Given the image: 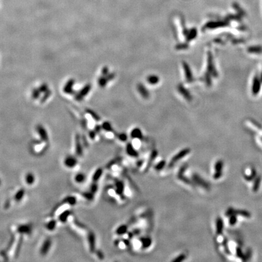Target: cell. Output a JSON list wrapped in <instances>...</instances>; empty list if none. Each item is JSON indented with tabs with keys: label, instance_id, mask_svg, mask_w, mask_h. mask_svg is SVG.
<instances>
[{
	"label": "cell",
	"instance_id": "6da1fadb",
	"mask_svg": "<svg viewBox=\"0 0 262 262\" xmlns=\"http://www.w3.org/2000/svg\"><path fill=\"white\" fill-rule=\"evenodd\" d=\"M190 151H191L190 149L187 148V149H183L180 152H179L178 154H177L173 158H172L171 162L169 164V167L171 168L178 161H179L180 159H182V158L184 157L187 154H188L190 152Z\"/></svg>",
	"mask_w": 262,
	"mask_h": 262
},
{
	"label": "cell",
	"instance_id": "7a4b0ae2",
	"mask_svg": "<svg viewBox=\"0 0 262 262\" xmlns=\"http://www.w3.org/2000/svg\"><path fill=\"white\" fill-rule=\"evenodd\" d=\"M91 89V86L90 84H87L83 88H82L81 90L79 92L78 94H77L75 96V98L78 101H81L83 98L85 97V96H86L89 92H90Z\"/></svg>",
	"mask_w": 262,
	"mask_h": 262
},
{
	"label": "cell",
	"instance_id": "3957f363",
	"mask_svg": "<svg viewBox=\"0 0 262 262\" xmlns=\"http://www.w3.org/2000/svg\"><path fill=\"white\" fill-rule=\"evenodd\" d=\"M114 78V74L111 73V74H107L105 75H103V77H101L98 80V84L100 86V87H105L107 82L112 80Z\"/></svg>",
	"mask_w": 262,
	"mask_h": 262
},
{
	"label": "cell",
	"instance_id": "277c9868",
	"mask_svg": "<svg viewBox=\"0 0 262 262\" xmlns=\"http://www.w3.org/2000/svg\"><path fill=\"white\" fill-rule=\"evenodd\" d=\"M75 83V81L73 79H71L69 80L64 87V92L68 94H72L73 93V86Z\"/></svg>",
	"mask_w": 262,
	"mask_h": 262
},
{
	"label": "cell",
	"instance_id": "5b68a950",
	"mask_svg": "<svg viewBox=\"0 0 262 262\" xmlns=\"http://www.w3.org/2000/svg\"><path fill=\"white\" fill-rule=\"evenodd\" d=\"M137 89L140 94L143 96V98L147 99L149 97V91L143 85L139 84L137 86Z\"/></svg>",
	"mask_w": 262,
	"mask_h": 262
},
{
	"label": "cell",
	"instance_id": "8992f818",
	"mask_svg": "<svg viewBox=\"0 0 262 262\" xmlns=\"http://www.w3.org/2000/svg\"><path fill=\"white\" fill-rule=\"evenodd\" d=\"M77 163V161L76 160V158L71 157V156H69L67 157L64 161V164L68 168H73L76 164Z\"/></svg>",
	"mask_w": 262,
	"mask_h": 262
},
{
	"label": "cell",
	"instance_id": "52a82bcc",
	"mask_svg": "<svg viewBox=\"0 0 262 262\" xmlns=\"http://www.w3.org/2000/svg\"><path fill=\"white\" fill-rule=\"evenodd\" d=\"M183 69L185 72L186 79V80L188 81H191L192 80V72L191 71V69H190L189 66L186 64V63L184 62V63H183Z\"/></svg>",
	"mask_w": 262,
	"mask_h": 262
},
{
	"label": "cell",
	"instance_id": "ba28073f",
	"mask_svg": "<svg viewBox=\"0 0 262 262\" xmlns=\"http://www.w3.org/2000/svg\"><path fill=\"white\" fill-rule=\"evenodd\" d=\"M37 131L38 134L40 135L41 139L43 140L44 141H47L48 140V135H47V133L46 132V130H45V129L41 125H39L37 126Z\"/></svg>",
	"mask_w": 262,
	"mask_h": 262
},
{
	"label": "cell",
	"instance_id": "9c48e42d",
	"mask_svg": "<svg viewBox=\"0 0 262 262\" xmlns=\"http://www.w3.org/2000/svg\"><path fill=\"white\" fill-rule=\"evenodd\" d=\"M130 137L135 139H141L143 138V134L141 130L139 128L134 129L130 132Z\"/></svg>",
	"mask_w": 262,
	"mask_h": 262
},
{
	"label": "cell",
	"instance_id": "30bf717a",
	"mask_svg": "<svg viewBox=\"0 0 262 262\" xmlns=\"http://www.w3.org/2000/svg\"><path fill=\"white\" fill-rule=\"evenodd\" d=\"M126 152L128 154V155H129L131 157H136L139 155V153H138L135 150L134 146H132V144H131L130 143L128 144L127 147H126Z\"/></svg>",
	"mask_w": 262,
	"mask_h": 262
},
{
	"label": "cell",
	"instance_id": "8fae6325",
	"mask_svg": "<svg viewBox=\"0 0 262 262\" xmlns=\"http://www.w3.org/2000/svg\"><path fill=\"white\" fill-rule=\"evenodd\" d=\"M147 81L149 84L151 85H155L158 83V82L160 81V78L157 75H150L148 77Z\"/></svg>",
	"mask_w": 262,
	"mask_h": 262
},
{
	"label": "cell",
	"instance_id": "7c38bea8",
	"mask_svg": "<svg viewBox=\"0 0 262 262\" xmlns=\"http://www.w3.org/2000/svg\"><path fill=\"white\" fill-rule=\"evenodd\" d=\"M193 178H194V180H195V182L197 183L200 184V185H201L202 186H203L206 189H208L209 188L208 183L205 182L204 180H203V179H202L198 175H193Z\"/></svg>",
	"mask_w": 262,
	"mask_h": 262
},
{
	"label": "cell",
	"instance_id": "4fadbf2b",
	"mask_svg": "<svg viewBox=\"0 0 262 262\" xmlns=\"http://www.w3.org/2000/svg\"><path fill=\"white\" fill-rule=\"evenodd\" d=\"M88 241L89 243V247H90V250L91 251H94L95 250V236L93 234V232H91L89 234L88 237Z\"/></svg>",
	"mask_w": 262,
	"mask_h": 262
},
{
	"label": "cell",
	"instance_id": "5bb4252c",
	"mask_svg": "<svg viewBox=\"0 0 262 262\" xmlns=\"http://www.w3.org/2000/svg\"><path fill=\"white\" fill-rule=\"evenodd\" d=\"M51 245V241L50 240H47L43 244V246H42L41 250V253L43 255H45L47 253L48 251L49 250L50 247Z\"/></svg>",
	"mask_w": 262,
	"mask_h": 262
},
{
	"label": "cell",
	"instance_id": "9a60e30c",
	"mask_svg": "<svg viewBox=\"0 0 262 262\" xmlns=\"http://www.w3.org/2000/svg\"><path fill=\"white\" fill-rule=\"evenodd\" d=\"M216 228H217V234H220L222 233L223 228V222L221 218H217L216 221Z\"/></svg>",
	"mask_w": 262,
	"mask_h": 262
},
{
	"label": "cell",
	"instance_id": "2e32d148",
	"mask_svg": "<svg viewBox=\"0 0 262 262\" xmlns=\"http://www.w3.org/2000/svg\"><path fill=\"white\" fill-rule=\"evenodd\" d=\"M178 90L179 92L181 93V94L183 95L186 99L189 100L191 98L190 94H189L188 92L186 90V89L182 85H179L178 86Z\"/></svg>",
	"mask_w": 262,
	"mask_h": 262
},
{
	"label": "cell",
	"instance_id": "e0dca14e",
	"mask_svg": "<svg viewBox=\"0 0 262 262\" xmlns=\"http://www.w3.org/2000/svg\"><path fill=\"white\" fill-rule=\"evenodd\" d=\"M76 152L78 155H81L82 154V147L80 144V140L78 135L76 137Z\"/></svg>",
	"mask_w": 262,
	"mask_h": 262
},
{
	"label": "cell",
	"instance_id": "ac0fdd59",
	"mask_svg": "<svg viewBox=\"0 0 262 262\" xmlns=\"http://www.w3.org/2000/svg\"><path fill=\"white\" fill-rule=\"evenodd\" d=\"M141 243L143 247L147 248L151 245L152 240L149 237H144L141 240Z\"/></svg>",
	"mask_w": 262,
	"mask_h": 262
},
{
	"label": "cell",
	"instance_id": "d6986e66",
	"mask_svg": "<svg viewBox=\"0 0 262 262\" xmlns=\"http://www.w3.org/2000/svg\"><path fill=\"white\" fill-rule=\"evenodd\" d=\"M102 173H103V169H98L97 170H96L95 172V173H94V174L93 175V178H92L93 181L95 182H97L99 180V178L101 177V176L102 175Z\"/></svg>",
	"mask_w": 262,
	"mask_h": 262
},
{
	"label": "cell",
	"instance_id": "ffe728a7",
	"mask_svg": "<svg viewBox=\"0 0 262 262\" xmlns=\"http://www.w3.org/2000/svg\"><path fill=\"white\" fill-rule=\"evenodd\" d=\"M234 214H238L239 216H242L245 217L249 218L251 217V213L246 211L244 210H238L234 211Z\"/></svg>",
	"mask_w": 262,
	"mask_h": 262
},
{
	"label": "cell",
	"instance_id": "44dd1931",
	"mask_svg": "<svg viewBox=\"0 0 262 262\" xmlns=\"http://www.w3.org/2000/svg\"><path fill=\"white\" fill-rule=\"evenodd\" d=\"M127 230L128 227L126 225H121L117 229L116 232L119 235H122V234H124L126 232H127Z\"/></svg>",
	"mask_w": 262,
	"mask_h": 262
},
{
	"label": "cell",
	"instance_id": "7402d4cb",
	"mask_svg": "<svg viewBox=\"0 0 262 262\" xmlns=\"http://www.w3.org/2000/svg\"><path fill=\"white\" fill-rule=\"evenodd\" d=\"M260 182H261V177H258L256 179V180H255L254 183V186H253V188H252V189H253V191L254 192H257L258 191V189L259 188V186H260Z\"/></svg>",
	"mask_w": 262,
	"mask_h": 262
},
{
	"label": "cell",
	"instance_id": "603a6c76",
	"mask_svg": "<svg viewBox=\"0 0 262 262\" xmlns=\"http://www.w3.org/2000/svg\"><path fill=\"white\" fill-rule=\"evenodd\" d=\"M75 180L76 182L79 183L83 182L85 180V175L82 174H78L75 176Z\"/></svg>",
	"mask_w": 262,
	"mask_h": 262
},
{
	"label": "cell",
	"instance_id": "cb8c5ba5",
	"mask_svg": "<svg viewBox=\"0 0 262 262\" xmlns=\"http://www.w3.org/2000/svg\"><path fill=\"white\" fill-rule=\"evenodd\" d=\"M123 189H124V186H123V183L121 182L117 183H116V192L118 193V194H120L123 192Z\"/></svg>",
	"mask_w": 262,
	"mask_h": 262
},
{
	"label": "cell",
	"instance_id": "d4e9b609",
	"mask_svg": "<svg viewBox=\"0 0 262 262\" xmlns=\"http://www.w3.org/2000/svg\"><path fill=\"white\" fill-rule=\"evenodd\" d=\"M102 128L106 131H111L112 130L111 125L109 122H105L103 124Z\"/></svg>",
	"mask_w": 262,
	"mask_h": 262
},
{
	"label": "cell",
	"instance_id": "484cf974",
	"mask_svg": "<svg viewBox=\"0 0 262 262\" xmlns=\"http://www.w3.org/2000/svg\"><path fill=\"white\" fill-rule=\"evenodd\" d=\"M165 165H166V162L164 161H161L158 164H157V165L155 166V169L157 171H160L165 166Z\"/></svg>",
	"mask_w": 262,
	"mask_h": 262
},
{
	"label": "cell",
	"instance_id": "4316f807",
	"mask_svg": "<svg viewBox=\"0 0 262 262\" xmlns=\"http://www.w3.org/2000/svg\"><path fill=\"white\" fill-rule=\"evenodd\" d=\"M223 168V161L221 160L218 161L215 165V169L216 172L221 171Z\"/></svg>",
	"mask_w": 262,
	"mask_h": 262
},
{
	"label": "cell",
	"instance_id": "83f0119b",
	"mask_svg": "<svg viewBox=\"0 0 262 262\" xmlns=\"http://www.w3.org/2000/svg\"><path fill=\"white\" fill-rule=\"evenodd\" d=\"M26 179L27 183H28V184H32L33 183L34 180H35V178H34L33 175L32 174H27V175L26 176Z\"/></svg>",
	"mask_w": 262,
	"mask_h": 262
},
{
	"label": "cell",
	"instance_id": "f1b7e54d",
	"mask_svg": "<svg viewBox=\"0 0 262 262\" xmlns=\"http://www.w3.org/2000/svg\"><path fill=\"white\" fill-rule=\"evenodd\" d=\"M256 171H255L254 169H252V171H251V173L250 175H248V176H246V177L245 176V178L246 179V180L250 181V180H252V179L254 178V177H256Z\"/></svg>",
	"mask_w": 262,
	"mask_h": 262
},
{
	"label": "cell",
	"instance_id": "f546056e",
	"mask_svg": "<svg viewBox=\"0 0 262 262\" xmlns=\"http://www.w3.org/2000/svg\"><path fill=\"white\" fill-rule=\"evenodd\" d=\"M24 192L23 190H21V191H19L17 193V195H16V196H15V200H16L18 201V202L20 201L21 200V198H23V195H24Z\"/></svg>",
	"mask_w": 262,
	"mask_h": 262
},
{
	"label": "cell",
	"instance_id": "4dcf8cb0",
	"mask_svg": "<svg viewBox=\"0 0 262 262\" xmlns=\"http://www.w3.org/2000/svg\"><path fill=\"white\" fill-rule=\"evenodd\" d=\"M40 91H39V89H33L32 91V98L33 99H37L39 96H40Z\"/></svg>",
	"mask_w": 262,
	"mask_h": 262
},
{
	"label": "cell",
	"instance_id": "1f68e13d",
	"mask_svg": "<svg viewBox=\"0 0 262 262\" xmlns=\"http://www.w3.org/2000/svg\"><path fill=\"white\" fill-rule=\"evenodd\" d=\"M69 215H70L69 211H66L63 213V214H62V216H61L60 220L62 222H66L67 220V218L69 216Z\"/></svg>",
	"mask_w": 262,
	"mask_h": 262
},
{
	"label": "cell",
	"instance_id": "d6a6232c",
	"mask_svg": "<svg viewBox=\"0 0 262 262\" xmlns=\"http://www.w3.org/2000/svg\"><path fill=\"white\" fill-rule=\"evenodd\" d=\"M237 221V217H236V216L235 215H234V214H233V215L231 216L230 218H229V224H230L231 225H232V226L234 225H235V224L236 223Z\"/></svg>",
	"mask_w": 262,
	"mask_h": 262
},
{
	"label": "cell",
	"instance_id": "836d02e7",
	"mask_svg": "<svg viewBox=\"0 0 262 262\" xmlns=\"http://www.w3.org/2000/svg\"><path fill=\"white\" fill-rule=\"evenodd\" d=\"M236 252H237V255L240 258L243 259L244 260H246V257H245V256H244V255L243 254V252H242V250H241L240 248H237L236 250Z\"/></svg>",
	"mask_w": 262,
	"mask_h": 262
},
{
	"label": "cell",
	"instance_id": "e575fe53",
	"mask_svg": "<svg viewBox=\"0 0 262 262\" xmlns=\"http://www.w3.org/2000/svg\"><path fill=\"white\" fill-rule=\"evenodd\" d=\"M38 89L40 92H46L47 91V86L46 84H43L38 88Z\"/></svg>",
	"mask_w": 262,
	"mask_h": 262
},
{
	"label": "cell",
	"instance_id": "d590c367",
	"mask_svg": "<svg viewBox=\"0 0 262 262\" xmlns=\"http://www.w3.org/2000/svg\"><path fill=\"white\" fill-rule=\"evenodd\" d=\"M119 139H120L121 141H125L127 140V139H128V136H127L126 134H124V133H122V134H119Z\"/></svg>",
	"mask_w": 262,
	"mask_h": 262
},
{
	"label": "cell",
	"instance_id": "8d00e7d4",
	"mask_svg": "<svg viewBox=\"0 0 262 262\" xmlns=\"http://www.w3.org/2000/svg\"><path fill=\"white\" fill-rule=\"evenodd\" d=\"M185 257H186L185 255H184V254H181V255H180V256H178L175 259H174L173 261H183V260H184Z\"/></svg>",
	"mask_w": 262,
	"mask_h": 262
},
{
	"label": "cell",
	"instance_id": "74e56055",
	"mask_svg": "<svg viewBox=\"0 0 262 262\" xmlns=\"http://www.w3.org/2000/svg\"><path fill=\"white\" fill-rule=\"evenodd\" d=\"M55 225H56V222L55 221H52V222H50L47 225V229H51V230L55 228Z\"/></svg>",
	"mask_w": 262,
	"mask_h": 262
},
{
	"label": "cell",
	"instance_id": "f35d334b",
	"mask_svg": "<svg viewBox=\"0 0 262 262\" xmlns=\"http://www.w3.org/2000/svg\"><path fill=\"white\" fill-rule=\"evenodd\" d=\"M234 211H235V210H234L232 208L228 209H227V211H226V216H231L234 214Z\"/></svg>",
	"mask_w": 262,
	"mask_h": 262
},
{
	"label": "cell",
	"instance_id": "ab89813d",
	"mask_svg": "<svg viewBox=\"0 0 262 262\" xmlns=\"http://www.w3.org/2000/svg\"><path fill=\"white\" fill-rule=\"evenodd\" d=\"M51 92L50 91H47L46 92H45V95L44 96V97L43 98L42 100H41V102H43V101H46L47 100V98L51 95Z\"/></svg>",
	"mask_w": 262,
	"mask_h": 262
},
{
	"label": "cell",
	"instance_id": "60d3db41",
	"mask_svg": "<svg viewBox=\"0 0 262 262\" xmlns=\"http://www.w3.org/2000/svg\"><path fill=\"white\" fill-rule=\"evenodd\" d=\"M222 172L221 171H218V172H216V173L214 174V175H213V178L214 179H218V178H220V177H222Z\"/></svg>",
	"mask_w": 262,
	"mask_h": 262
},
{
	"label": "cell",
	"instance_id": "b9f144b4",
	"mask_svg": "<svg viewBox=\"0 0 262 262\" xmlns=\"http://www.w3.org/2000/svg\"><path fill=\"white\" fill-rule=\"evenodd\" d=\"M254 85H255V86H254V91H257V92H258V91L259 90V81L256 80H255V81H254Z\"/></svg>",
	"mask_w": 262,
	"mask_h": 262
},
{
	"label": "cell",
	"instance_id": "7bdbcfd3",
	"mask_svg": "<svg viewBox=\"0 0 262 262\" xmlns=\"http://www.w3.org/2000/svg\"><path fill=\"white\" fill-rule=\"evenodd\" d=\"M92 112H93V111H88V112H89V114H90L95 120H99V117L98 116V115H96V114Z\"/></svg>",
	"mask_w": 262,
	"mask_h": 262
},
{
	"label": "cell",
	"instance_id": "ee69618b",
	"mask_svg": "<svg viewBox=\"0 0 262 262\" xmlns=\"http://www.w3.org/2000/svg\"><path fill=\"white\" fill-rule=\"evenodd\" d=\"M96 189H97V186H96V185L93 184L91 187V191H92V194H94V193H95L96 191Z\"/></svg>",
	"mask_w": 262,
	"mask_h": 262
},
{
	"label": "cell",
	"instance_id": "f6af8a7d",
	"mask_svg": "<svg viewBox=\"0 0 262 262\" xmlns=\"http://www.w3.org/2000/svg\"><path fill=\"white\" fill-rule=\"evenodd\" d=\"M95 135V132H91V134H90V136H91V139H94Z\"/></svg>",
	"mask_w": 262,
	"mask_h": 262
}]
</instances>
